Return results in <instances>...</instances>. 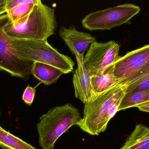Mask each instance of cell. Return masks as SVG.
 I'll return each instance as SVG.
<instances>
[{"label":"cell","instance_id":"1","mask_svg":"<svg viewBox=\"0 0 149 149\" xmlns=\"http://www.w3.org/2000/svg\"><path fill=\"white\" fill-rule=\"evenodd\" d=\"M57 28L54 9L39 0L26 15L15 22L9 20L5 32L11 40L46 41Z\"/></svg>","mask_w":149,"mask_h":149},{"label":"cell","instance_id":"2","mask_svg":"<svg viewBox=\"0 0 149 149\" xmlns=\"http://www.w3.org/2000/svg\"><path fill=\"white\" fill-rule=\"evenodd\" d=\"M79 110L67 103L49 110L40 117L37 124L39 143L42 149H54L57 139L81 119Z\"/></svg>","mask_w":149,"mask_h":149},{"label":"cell","instance_id":"3","mask_svg":"<svg viewBox=\"0 0 149 149\" xmlns=\"http://www.w3.org/2000/svg\"><path fill=\"white\" fill-rule=\"evenodd\" d=\"M133 78L121 81L97 95L90 102L84 104L83 117L77 126L83 131L92 136L101 133V123L108 110L116 100L125 95Z\"/></svg>","mask_w":149,"mask_h":149},{"label":"cell","instance_id":"4","mask_svg":"<svg viewBox=\"0 0 149 149\" xmlns=\"http://www.w3.org/2000/svg\"><path fill=\"white\" fill-rule=\"evenodd\" d=\"M11 41L17 52L27 60L53 66L63 74L74 70V62L68 56L59 53L47 40H11Z\"/></svg>","mask_w":149,"mask_h":149},{"label":"cell","instance_id":"5","mask_svg":"<svg viewBox=\"0 0 149 149\" xmlns=\"http://www.w3.org/2000/svg\"><path fill=\"white\" fill-rule=\"evenodd\" d=\"M8 22L9 18L6 14L0 16V71L27 81L34 62L22 56L15 48L5 32Z\"/></svg>","mask_w":149,"mask_h":149},{"label":"cell","instance_id":"6","mask_svg":"<svg viewBox=\"0 0 149 149\" xmlns=\"http://www.w3.org/2000/svg\"><path fill=\"white\" fill-rule=\"evenodd\" d=\"M140 11V7L134 4L120 5L87 15L82 20V25L91 31L111 30L123 24H129Z\"/></svg>","mask_w":149,"mask_h":149},{"label":"cell","instance_id":"7","mask_svg":"<svg viewBox=\"0 0 149 149\" xmlns=\"http://www.w3.org/2000/svg\"><path fill=\"white\" fill-rule=\"evenodd\" d=\"M120 47L114 41L94 42L84 57V67L91 75L102 74L118 58Z\"/></svg>","mask_w":149,"mask_h":149},{"label":"cell","instance_id":"8","mask_svg":"<svg viewBox=\"0 0 149 149\" xmlns=\"http://www.w3.org/2000/svg\"><path fill=\"white\" fill-rule=\"evenodd\" d=\"M112 65L113 74L117 79H131L149 66V45L127 52L123 56H118Z\"/></svg>","mask_w":149,"mask_h":149},{"label":"cell","instance_id":"9","mask_svg":"<svg viewBox=\"0 0 149 149\" xmlns=\"http://www.w3.org/2000/svg\"><path fill=\"white\" fill-rule=\"evenodd\" d=\"M59 35L76 59L82 61L85 51L92 42L96 41L91 34L78 31L74 26L68 28L61 26L59 29Z\"/></svg>","mask_w":149,"mask_h":149},{"label":"cell","instance_id":"10","mask_svg":"<svg viewBox=\"0 0 149 149\" xmlns=\"http://www.w3.org/2000/svg\"><path fill=\"white\" fill-rule=\"evenodd\" d=\"M77 67L73 75L75 96L84 104L92 101L94 97L91 82V74L86 69L83 61L76 59Z\"/></svg>","mask_w":149,"mask_h":149},{"label":"cell","instance_id":"11","mask_svg":"<svg viewBox=\"0 0 149 149\" xmlns=\"http://www.w3.org/2000/svg\"><path fill=\"white\" fill-rule=\"evenodd\" d=\"M112 64L102 74L96 76L91 75V82L93 91V101L97 95L116 85L121 81L113 74Z\"/></svg>","mask_w":149,"mask_h":149},{"label":"cell","instance_id":"12","mask_svg":"<svg viewBox=\"0 0 149 149\" xmlns=\"http://www.w3.org/2000/svg\"><path fill=\"white\" fill-rule=\"evenodd\" d=\"M120 149H149V128L142 124L136 125Z\"/></svg>","mask_w":149,"mask_h":149},{"label":"cell","instance_id":"13","mask_svg":"<svg viewBox=\"0 0 149 149\" xmlns=\"http://www.w3.org/2000/svg\"><path fill=\"white\" fill-rule=\"evenodd\" d=\"M33 75L40 83L46 85H51L56 82L63 74L58 69L41 63H34L31 71Z\"/></svg>","mask_w":149,"mask_h":149},{"label":"cell","instance_id":"14","mask_svg":"<svg viewBox=\"0 0 149 149\" xmlns=\"http://www.w3.org/2000/svg\"><path fill=\"white\" fill-rule=\"evenodd\" d=\"M0 146L2 149H37L4 130L0 125Z\"/></svg>","mask_w":149,"mask_h":149},{"label":"cell","instance_id":"15","mask_svg":"<svg viewBox=\"0 0 149 149\" xmlns=\"http://www.w3.org/2000/svg\"><path fill=\"white\" fill-rule=\"evenodd\" d=\"M147 102H149V90L143 92L125 94L119 105L118 111L137 107Z\"/></svg>","mask_w":149,"mask_h":149},{"label":"cell","instance_id":"16","mask_svg":"<svg viewBox=\"0 0 149 149\" xmlns=\"http://www.w3.org/2000/svg\"><path fill=\"white\" fill-rule=\"evenodd\" d=\"M35 5V4H23L8 10L6 14L9 18V21L15 22L23 18L30 13Z\"/></svg>","mask_w":149,"mask_h":149},{"label":"cell","instance_id":"17","mask_svg":"<svg viewBox=\"0 0 149 149\" xmlns=\"http://www.w3.org/2000/svg\"><path fill=\"white\" fill-rule=\"evenodd\" d=\"M36 92V87L33 88L29 85H28L24 90L22 95V100L29 106H31L33 104L35 97Z\"/></svg>","mask_w":149,"mask_h":149},{"label":"cell","instance_id":"18","mask_svg":"<svg viewBox=\"0 0 149 149\" xmlns=\"http://www.w3.org/2000/svg\"><path fill=\"white\" fill-rule=\"evenodd\" d=\"M39 0H7V2L6 11L12 8L23 4H36L39 2Z\"/></svg>","mask_w":149,"mask_h":149},{"label":"cell","instance_id":"19","mask_svg":"<svg viewBox=\"0 0 149 149\" xmlns=\"http://www.w3.org/2000/svg\"><path fill=\"white\" fill-rule=\"evenodd\" d=\"M7 2V0H0V16L6 13Z\"/></svg>","mask_w":149,"mask_h":149},{"label":"cell","instance_id":"20","mask_svg":"<svg viewBox=\"0 0 149 149\" xmlns=\"http://www.w3.org/2000/svg\"><path fill=\"white\" fill-rule=\"evenodd\" d=\"M140 111L144 112H149V102L144 103L139 105L136 107Z\"/></svg>","mask_w":149,"mask_h":149},{"label":"cell","instance_id":"21","mask_svg":"<svg viewBox=\"0 0 149 149\" xmlns=\"http://www.w3.org/2000/svg\"><path fill=\"white\" fill-rule=\"evenodd\" d=\"M0 116H1V110H0Z\"/></svg>","mask_w":149,"mask_h":149}]
</instances>
